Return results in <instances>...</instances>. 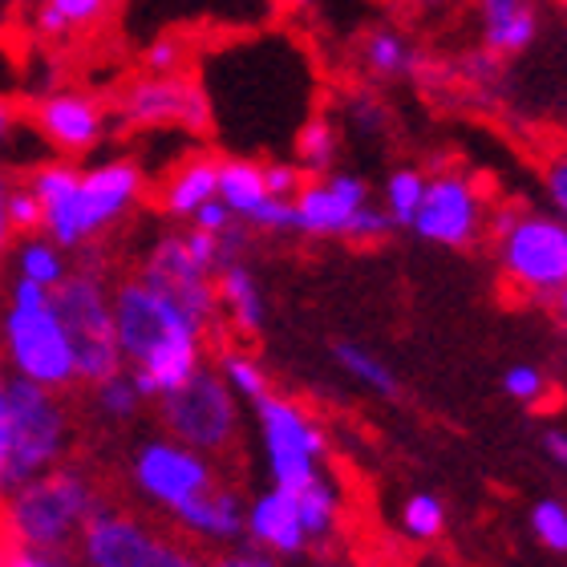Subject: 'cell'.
I'll return each instance as SVG.
<instances>
[{
  "mask_svg": "<svg viewBox=\"0 0 567 567\" xmlns=\"http://www.w3.org/2000/svg\"><path fill=\"white\" fill-rule=\"evenodd\" d=\"M248 532L256 544H264L268 551H280V556H300L308 547V535L300 527V511H296V498L288 491H268L251 503L248 511Z\"/></svg>",
  "mask_w": 567,
  "mask_h": 567,
  "instance_id": "20",
  "label": "cell"
},
{
  "mask_svg": "<svg viewBox=\"0 0 567 567\" xmlns=\"http://www.w3.org/2000/svg\"><path fill=\"white\" fill-rule=\"evenodd\" d=\"M422 190H425V175L417 171V166H398V171L385 178V215H390L393 227L414 224Z\"/></svg>",
  "mask_w": 567,
  "mask_h": 567,
  "instance_id": "29",
  "label": "cell"
},
{
  "mask_svg": "<svg viewBox=\"0 0 567 567\" xmlns=\"http://www.w3.org/2000/svg\"><path fill=\"white\" fill-rule=\"evenodd\" d=\"M110 9H114V0H37L33 29L37 37L61 45V41H73V37L97 29L110 17Z\"/></svg>",
  "mask_w": 567,
  "mask_h": 567,
  "instance_id": "22",
  "label": "cell"
},
{
  "mask_svg": "<svg viewBox=\"0 0 567 567\" xmlns=\"http://www.w3.org/2000/svg\"><path fill=\"white\" fill-rule=\"evenodd\" d=\"M551 300H556L559 324H564V329H567V284H564V288H559V292H556V296H551Z\"/></svg>",
  "mask_w": 567,
  "mask_h": 567,
  "instance_id": "46",
  "label": "cell"
},
{
  "mask_svg": "<svg viewBox=\"0 0 567 567\" xmlns=\"http://www.w3.org/2000/svg\"><path fill=\"white\" fill-rule=\"evenodd\" d=\"M544 446H547V454H551V458L567 471V434L564 430H551V434L544 437Z\"/></svg>",
  "mask_w": 567,
  "mask_h": 567,
  "instance_id": "43",
  "label": "cell"
},
{
  "mask_svg": "<svg viewBox=\"0 0 567 567\" xmlns=\"http://www.w3.org/2000/svg\"><path fill=\"white\" fill-rule=\"evenodd\" d=\"M9 224L12 236H37L41 231V203H37L29 183H12L9 187Z\"/></svg>",
  "mask_w": 567,
  "mask_h": 567,
  "instance_id": "34",
  "label": "cell"
},
{
  "mask_svg": "<svg viewBox=\"0 0 567 567\" xmlns=\"http://www.w3.org/2000/svg\"><path fill=\"white\" fill-rule=\"evenodd\" d=\"M163 425L190 450L203 454H224L231 450L239 434L236 398L219 373L212 369H195L183 385L166 390L163 398Z\"/></svg>",
  "mask_w": 567,
  "mask_h": 567,
  "instance_id": "8",
  "label": "cell"
},
{
  "mask_svg": "<svg viewBox=\"0 0 567 567\" xmlns=\"http://www.w3.org/2000/svg\"><path fill=\"white\" fill-rule=\"evenodd\" d=\"M532 532L547 551L567 556V507L559 498H539L532 507Z\"/></svg>",
  "mask_w": 567,
  "mask_h": 567,
  "instance_id": "31",
  "label": "cell"
},
{
  "mask_svg": "<svg viewBox=\"0 0 567 567\" xmlns=\"http://www.w3.org/2000/svg\"><path fill=\"white\" fill-rule=\"evenodd\" d=\"M53 312L61 320V332L70 341L73 353V373L90 385L114 378L122 369V349L118 332H114V308H110V292L102 276L94 268L82 272H65L53 288H49Z\"/></svg>",
  "mask_w": 567,
  "mask_h": 567,
  "instance_id": "4",
  "label": "cell"
},
{
  "mask_svg": "<svg viewBox=\"0 0 567 567\" xmlns=\"http://www.w3.org/2000/svg\"><path fill=\"white\" fill-rule=\"evenodd\" d=\"M544 195H547V203H551V212L567 219V154H559V158H551V163H547Z\"/></svg>",
  "mask_w": 567,
  "mask_h": 567,
  "instance_id": "38",
  "label": "cell"
},
{
  "mask_svg": "<svg viewBox=\"0 0 567 567\" xmlns=\"http://www.w3.org/2000/svg\"><path fill=\"white\" fill-rule=\"evenodd\" d=\"M256 405L264 430V446H268V466L280 491H300L305 483H312L320 474V454H324V434L320 425L288 398L264 393Z\"/></svg>",
  "mask_w": 567,
  "mask_h": 567,
  "instance_id": "11",
  "label": "cell"
},
{
  "mask_svg": "<svg viewBox=\"0 0 567 567\" xmlns=\"http://www.w3.org/2000/svg\"><path fill=\"white\" fill-rule=\"evenodd\" d=\"M17 276L21 280H33L41 288H53V284L65 276V260H61V248L49 236H29L17 251Z\"/></svg>",
  "mask_w": 567,
  "mask_h": 567,
  "instance_id": "28",
  "label": "cell"
},
{
  "mask_svg": "<svg viewBox=\"0 0 567 567\" xmlns=\"http://www.w3.org/2000/svg\"><path fill=\"white\" fill-rule=\"evenodd\" d=\"M215 296H219V308L231 317V324H236L239 332H248V337L251 332H260L264 292H260V284H256L248 264L244 260L224 264V268L215 272Z\"/></svg>",
  "mask_w": 567,
  "mask_h": 567,
  "instance_id": "23",
  "label": "cell"
},
{
  "mask_svg": "<svg viewBox=\"0 0 567 567\" xmlns=\"http://www.w3.org/2000/svg\"><path fill=\"white\" fill-rule=\"evenodd\" d=\"M212 567H276L268 556H256V551H231V556H219Z\"/></svg>",
  "mask_w": 567,
  "mask_h": 567,
  "instance_id": "41",
  "label": "cell"
},
{
  "mask_svg": "<svg viewBox=\"0 0 567 567\" xmlns=\"http://www.w3.org/2000/svg\"><path fill=\"white\" fill-rule=\"evenodd\" d=\"M187 70V45L183 41H154L146 53H142V73H178Z\"/></svg>",
  "mask_w": 567,
  "mask_h": 567,
  "instance_id": "36",
  "label": "cell"
},
{
  "mask_svg": "<svg viewBox=\"0 0 567 567\" xmlns=\"http://www.w3.org/2000/svg\"><path fill=\"white\" fill-rule=\"evenodd\" d=\"M344 118H349V126L361 134H378L381 126H385V110H381V102L373 94H353L349 102H344Z\"/></svg>",
  "mask_w": 567,
  "mask_h": 567,
  "instance_id": "37",
  "label": "cell"
},
{
  "mask_svg": "<svg viewBox=\"0 0 567 567\" xmlns=\"http://www.w3.org/2000/svg\"><path fill=\"white\" fill-rule=\"evenodd\" d=\"M332 357H337V365L349 373L353 381H361L365 390L381 393V398H398V378H393V369L373 357L365 344H353V341H337L332 344Z\"/></svg>",
  "mask_w": 567,
  "mask_h": 567,
  "instance_id": "27",
  "label": "cell"
},
{
  "mask_svg": "<svg viewBox=\"0 0 567 567\" xmlns=\"http://www.w3.org/2000/svg\"><path fill=\"white\" fill-rule=\"evenodd\" d=\"M0 337H4V349H9L17 373L45 390H61L70 385L78 373H73V353L70 341L61 332V320L53 312V300H49V288L33 280L12 284L9 308H4V320H0Z\"/></svg>",
  "mask_w": 567,
  "mask_h": 567,
  "instance_id": "5",
  "label": "cell"
},
{
  "mask_svg": "<svg viewBox=\"0 0 567 567\" xmlns=\"http://www.w3.org/2000/svg\"><path fill=\"white\" fill-rule=\"evenodd\" d=\"M9 187H12V178L0 171V256L9 251L12 244V224H9Z\"/></svg>",
  "mask_w": 567,
  "mask_h": 567,
  "instance_id": "40",
  "label": "cell"
},
{
  "mask_svg": "<svg viewBox=\"0 0 567 567\" xmlns=\"http://www.w3.org/2000/svg\"><path fill=\"white\" fill-rule=\"evenodd\" d=\"M29 187L41 203V231L58 248H82L138 207L146 175L134 158H102L94 166L61 158L37 166Z\"/></svg>",
  "mask_w": 567,
  "mask_h": 567,
  "instance_id": "1",
  "label": "cell"
},
{
  "mask_svg": "<svg viewBox=\"0 0 567 567\" xmlns=\"http://www.w3.org/2000/svg\"><path fill=\"white\" fill-rule=\"evenodd\" d=\"M4 462H9V410H4V373H0V486H4Z\"/></svg>",
  "mask_w": 567,
  "mask_h": 567,
  "instance_id": "42",
  "label": "cell"
},
{
  "mask_svg": "<svg viewBox=\"0 0 567 567\" xmlns=\"http://www.w3.org/2000/svg\"><path fill=\"white\" fill-rule=\"evenodd\" d=\"M94 491L78 471H53L24 483L9 507V527L37 551H61L94 515Z\"/></svg>",
  "mask_w": 567,
  "mask_h": 567,
  "instance_id": "6",
  "label": "cell"
},
{
  "mask_svg": "<svg viewBox=\"0 0 567 567\" xmlns=\"http://www.w3.org/2000/svg\"><path fill=\"white\" fill-rule=\"evenodd\" d=\"M369 199V183L353 171H329L300 183L292 199V231L312 239H344Z\"/></svg>",
  "mask_w": 567,
  "mask_h": 567,
  "instance_id": "15",
  "label": "cell"
},
{
  "mask_svg": "<svg viewBox=\"0 0 567 567\" xmlns=\"http://www.w3.org/2000/svg\"><path fill=\"white\" fill-rule=\"evenodd\" d=\"M215 187H219V154L195 151L171 166V175L158 187V207L171 219H190L203 203L215 199Z\"/></svg>",
  "mask_w": 567,
  "mask_h": 567,
  "instance_id": "18",
  "label": "cell"
},
{
  "mask_svg": "<svg viewBox=\"0 0 567 567\" xmlns=\"http://www.w3.org/2000/svg\"><path fill=\"white\" fill-rule=\"evenodd\" d=\"M236 224V215L227 212L219 199H207L199 207V212L190 215V227H199V231H212V236H219V231H227V227Z\"/></svg>",
  "mask_w": 567,
  "mask_h": 567,
  "instance_id": "39",
  "label": "cell"
},
{
  "mask_svg": "<svg viewBox=\"0 0 567 567\" xmlns=\"http://www.w3.org/2000/svg\"><path fill=\"white\" fill-rule=\"evenodd\" d=\"M215 199L224 203L239 224L256 227L264 207L272 199H280V195L268 190L264 158H256V154H219V187H215Z\"/></svg>",
  "mask_w": 567,
  "mask_h": 567,
  "instance_id": "17",
  "label": "cell"
},
{
  "mask_svg": "<svg viewBox=\"0 0 567 567\" xmlns=\"http://www.w3.org/2000/svg\"><path fill=\"white\" fill-rule=\"evenodd\" d=\"M122 361H131V381L142 398H163L199 369L203 329L158 288L131 276L110 296Z\"/></svg>",
  "mask_w": 567,
  "mask_h": 567,
  "instance_id": "2",
  "label": "cell"
},
{
  "mask_svg": "<svg viewBox=\"0 0 567 567\" xmlns=\"http://www.w3.org/2000/svg\"><path fill=\"white\" fill-rule=\"evenodd\" d=\"M12 134H17V110L9 102H0V146H9Z\"/></svg>",
  "mask_w": 567,
  "mask_h": 567,
  "instance_id": "44",
  "label": "cell"
},
{
  "mask_svg": "<svg viewBox=\"0 0 567 567\" xmlns=\"http://www.w3.org/2000/svg\"><path fill=\"white\" fill-rule=\"evenodd\" d=\"M276 9H288V12H296V9H308L312 0H272Z\"/></svg>",
  "mask_w": 567,
  "mask_h": 567,
  "instance_id": "47",
  "label": "cell"
},
{
  "mask_svg": "<svg viewBox=\"0 0 567 567\" xmlns=\"http://www.w3.org/2000/svg\"><path fill=\"white\" fill-rule=\"evenodd\" d=\"M491 236L498 239V268L511 288L532 300H551L567 284V219L532 207H498L491 215Z\"/></svg>",
  "mask_w": 567,
  "mask_h": 567,
  "instance_id": "3",
  "label": "cell"
},
{
  "mask_svg": "<svg viewBox=\"0 0 567 567\" xmlns=\"http://www.w3.org/2000/svg\"><path fill=\"white\" fill-rule=\"evenodd\" d=\"M503 390L515 398V402L523 405H539L547 398V390H551V381L544 378V369L535 365H511L507 373H503Z\"/></svg>",
  "mask_w": 567,
  "mask_h": 567,
  "instance_id": "35",
  "label": "cell"
},
{
  "mask_svg": "<svg viewBox=\"0 0 567 567\" xmlns=\"http://www.w3.org/2000/svg\"><path fill=\"white\" fill-rule=\"evenodd\" d=\"M4 410H9V462L4 478L29 483L37 471H45L58 458L61 437H65V414L53 402L45 385L29 378H17L4 385Z\"/></svg>",
  "mask_w": 567,
  "mask_h": 567,
  "instance_id": "9",
  "label": "cell"
},
{
  "mask_svg": "<svg viewBox=\"0 0 567 567\" xmlns=\"http://www.w3.org/2000/svg\"><path fill=\"white\" fill-rule=\"evenodd\" d=\"M224 381L236 393H244L248 402H260L264 393H268V373L244 353H224Z\"/></svg>",
  "mask_w": 567,
  "mask_h": 567,
  "instance_id": "32",
  "label": "cell"
},
{
  "mask_svg": "<svg viewBox=\"0 0 567 567\" xmlns=\"http://www.w3.org/2000/svg\"><path fill=\"white\" fill-rule=\"evenodd\" d=\"M134 478H138V486L146 495L158 498L171 511L215 483L212 466L195 450L166 446V442H154V446L142 450L138 462H134Z\"/></svg>",
  "mask_w": 567,
  "mask_h": 567,
  "instance_id": "16",
  "label": "cell"
},
{
  "mask_svg": "<svg viewBox=\"0 0 567 567\" xmlns=\"http://www.w3.org/2000/svg\"><path fill=\"white\" fill-rule=\"evenodd\" d=\"M486 227V199L483 187L462 171H437L434 178H425L422 203L414 212V231L425 244L437 248H471L474 239L483 236Z\"/></svg>",
  "mask_w": 567,
  "mask_h": 567,
  "instance_id": "10",
  "label": "cell"
},
{
  "mask_svg": "<svg viewBox=\"0 0 567 567\" xmlns=\"http://www.w3.org/2000/svg\"><path fill=\"white\" fill-rule=\"evenodd\" d=\"M138 385L131 381V373H114V378L97 381V405H102V414L110 417H131L138 410Z\"/></svg>",
  "mask_w": 567,
  "mask_h": 567,
  "instance_id": "33",
  "label": "cell"
},
{
  "mask_svg": "<svg viewBox=\"0 0 567 567\" xmlns=\"http://www.w3.org/2000/svg\"><path fill=\"white\" fill-rule=\"evenodd\" d=\"M292 154L305 175H329L341 154V131L324 114H308L292 138Z\"/></svg>",
  "mask_w": 567,
  "mask_h": 567,
  "instance_id": "25",
  "label": "cell"
},
{
  "mask_svg": "<svg viewBox=\"0 0 567 567\" xmlns=\"http://www.w3.org/2000/svg\"><path fill=\"white\" fill-rule=\"evenodd\" d=\"M37 134L61 154V158H82L94 154L110 134V102H102L90 90H49L33 102Z\"/></svg>",
  "mask_w": 567,
  "mask_h": 567,
  "instance_id": "14",
  "label": "cell"
},
{
  "mask_svg": "<svg viewBox=\"0 0 567 567\" xmlns=\"http://www.w3.org/2000/svg\"><path fill=\"white\" fill-rule=\"evenodd\" d=\"M361 65L381 82H393V78H410V73L422 70V58L398 29H373L361 41Z\"/></svg>",
  "mask_w": 567,
  "mask_h": 567,
  "instance_id": "24",
  "label": "cell"
},
{
  "mask_svg": "<svg viewBox=\"0 0 567 567\" xmlns=\"http://www.w3.org/2000/svg\"><path fill=\"white\" fill-rule=\"evenodd\" d=\"M402 527L417 544H434V539H442V532H446V503L437 495H430V491L410 495L402 507Z\"/></svg>",
  "mask_w": 567,
  "mask_h": 567,
  "instance_id": "30",
  "label": "cell"
},
{
  "mask_svg": "<svg viewBox=\"0 0 567 567\" xmlns=\"http://www.w3.org/2000/svg\"><path fill=\"white\" fill-rule=\"evenodd\" d=\"M296 498V511H300V527H305L308 539H329L332 527H337V515H341V498L332 491V483L324 474H317L312 483H305L300 491H288Z\"/></svg>",
  "mask_w": 567,
  "mask_h": 567,
  "instance_id": "26",
  "label": "cell"
},
{
  "mask_svg": "<svg viewBox=\"0 0 567 567\" xmlns=\"http://www.w3.org/2000/svg\"><path fill=\"white\" fill-rule=\"evenodd\" d=\"M175 519L195 535H207V539H239V535L248 532V515H244V503L231 486H219L212 483L207 491H199L195 498L187 503H178L175 507Z\"/></svg>",
  "mask_w": 567,
  "mask_h": 567,
  "instance_id": "19",
  "label": "cell"
},
{
  "mask_svg": "<svg viewBox=\"0 0 567 567\" xmlns=\"http://www.w3.org/2000/svg\"><path fill=\"white\" fill-rule=\"evenodd\" d=\"M110 118H118L126 131H212L207 94L195 73H138L110 102Z\"/></svg>",
  "mask_w": 567,
  "mask_h": 567,
  "instance_id": "7",
  "label": "cell"
},
{
  "mask_svg": "<svg viewBox=\"0 0 567 567\" xmlns=\"http://www.w3.org/2000/svg\"><path fill=\"white\" fill-rule=\"evenodd\" d=\"M478 9H483V49L498 58H515L539 37L535 0H478Z\"/></svg>",
  "mask_w": 567,
  "mask_h": 567,
  "instance_id": "21",
  "label": "cell"
},
{
  "mask_svg": "<svg viewBox=\"0 0 567 567\" xmlns=\"http://www.w3.org/2000/svg\"><path fill=\"white\" fill-rule=\"evenodd\" d=\"M0 567H58V564H49V559H41V556H24V551L12 547L9 556L0 559Z\"/></svg>",
  "mask_w": 567,
  "mask_h": 567,
  "instance_id": "45",
  "label": "cell"
},
{
  "mask_svg": "<svg viewBox=\"0 0 567 567\" xmlns=\"http://www.w3.org/2000/svg\"><path fill=\"white\" fill-rule=\"evenodd\" d=\"M82 547L90 567H207L195 551L171 544L131 515L94 511L82 527Z\"/></svg>",
  "mask_w": 567,
  "mask_h": 567,
  "instance_id": "12",
  "label": "cell"
},
{
  "mask_svg": "<svg viewBox=\"0 0 567 567\" xmlns=\"http://www.w3.org/2000/svg\"><path fill=\"white\" fill-rule=\"evenodd\" d=\"M138 276L151 288H158L163 296H171L183 312H187L203 332L212 329L215 317H219V296H215V272L190 251L187 236L175 231V236H163L146 251Z\"/></svg>",
  "mask_w": 567,
  "mask_h": 567,
  "instance_id": "13",
  "label": "cell"
}]
</instances>
